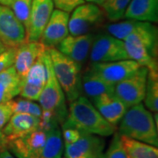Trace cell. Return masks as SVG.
<instances>
[{"instance_id":"cell-1","label":"cell","mask_w":158,"mask_h":158,"mask_svg":"<svg viewBox=\"0 0 158 158\" xmlns=\"http://www.w3.org/2000/svg\"><path fill=\"white\" fill-rule=\"evenodd\" d=\"M123 41L130 60L148 71L158 72V30L154 23L141 21Z\"/></svg>"},{"instance_id":"cell-2","label":"cell","mask_w":158,"mask_h":158,"mask_svg":"<svg viewBox=\"0 0 158 158\" xmlns=\"http://www.w3.org/2000/svg\"><path fill=\"white\" fill-rule=\"evenodd\" d=\"M117 129L119 135L155 147L158 146L157 124L154 114L145 107L143 103L127 109Z\"/></svg>"},{"instance_id":"cell-3","label":"cell","mask_w":158,"mask_h":158,"mask_svg":"<svg viewBox=\"0 0 158 158\" xmlns=\"http://www.w3.org/2000/svg\"><path fill=\"white\" fill-rule=\"evenodd\" d=\"M65 121L82 132L101 137L113 135L117 130V127L110 124L85 96L79 97L69 103Z\"/></svg>"},{"instance_id":"cell-4","label":"cell","mask_w":158,"mask_h":158,"mask_svg":"<svg viewBox=\"0 0 158 158\" xmlns=\"http://www.w3.org/2000/svg\"><path fill=\"white\" fill-rule=\"evenodd\" d=\"M53 70L69 103L83 96L82 73L80 66L56 48H48Z\"/></svg>"},{"instance_id":"cell-5","label":"cell","mask_w":158,"mask_h":158,"mask_svg":"<svg viewBox=\"0 0 158 158\" xmlns=\"http://www.w3.org/2000/svg\"><path fill=\"white\" fill-rule=\"evenodd\" d=\"M43 58L47 68V80L38 102L42 110L51 112L55 115L61 126L68 116L66 97L54 73L48 49L45 51Z\"/></svg>"},{"instance_id":"cell-6","label":"cell","mask_w":158,"mask_h":158,"mask_svg":"<svg viewBox=\"0 0 158 158\" xmlns=\"http://www.w3.org/2000/svg\"><path fill=\"white\" fill-rule=\"evenodd\" d=\"M106 17L104 9L93 3H84L71 11L69 19V32L71 35L90 34Z\"/></svg>"},{"instance_id":"cell-7","label":"cell","mask_w":158,"mask_h":158,"mask_svg":"<svg viewBox=\"0 0 158 158\" xmlns=\"http://www.w3.org/2000/svg\"><path fill=\"white\" fill-rule=\"evenodd\" d=\"M89 58L91 63L111 62L129 59L125 48L124 41L107 33L94 36Z\"/></svg>"},{"instance_id":"cell-8","label":"cell","mask_w":158,"mask_h":158,"mask_svg":"<svg viewBox=\"0 0 158 158\" xmlns=\"http://www.w3.org/2000/svg\"><path fill=\"white\" fill-rule=\"evenodd\" d=\"M148 69L140 67L134 75L117 83L114 87V95L127 108L143 102Z\"/></svg>"},{"instance_id":"cell-9","label":"cell","mask_w":158,"mask_h":158,"mask_svg":"<svg viewBox=\"0 0 158 158\" xmlns=\"http://www.w3.org/2000/svg\"><path fill=\"white\" fill-rule=\"evenodd\" d=\"M48 130L39 127L26 135L8 141L6 148L16 158H40Z\"/></svg>"},{"instance_id":"cell-10","label":"cell","mask_w":158,"mask_h":158,"mask_svg":"<svg viewBox=\"0 0 158 158\" xmlns=\"http://www.w3.org/2000/svg\"><path fill=\"white\" fill-rule=\"evenodd\" d=\"M0 40L6 48H17L27 40L26 28L11 7L0 5Z\"/></svg>"},{"instance_id":"cell-11","label":"cell","mask_w":158,"mask_h":158,"mask_svg":"<svg viewBox=\"0 0 158 158\" xmlns=\"http://www.w3.org/2000/svg\"><path fill=\"white\" fill-rule=\"evenodd\" d=\"M105 148L104 137L82 132L77 141L64 146L63 158H103Z\"/></svg>"},{"instance_id":"cell-12","label":"cell","mask_w":158,"mask_h":158,"mask_svg":"<svg viewBox=\"0 0 158 158\" xmlns=\"http://www.w3.org/2000/svg\"><path fill=\"white\" fill-rule=\"evenodd\" d=\"M69 13L56 9L42 32L40 41L47 48H56L69 34Z\"/></svg>"},{"instance_id":"cell-13","label":"cell","mask_w":158,"mask_h":158,"mask_svg":"<svg viewBox=\"0 0 158 158\" xmlns=\"http://www.w3.org/2000/svg\"><path fill=\"white\" fill-rule=\"evenodd\" d=\"M140 67L141 66L136 62L127 59L111 62H95L91 63L89 69L102 78L116 85L134 75Z\"/></svg>"},{"instance_id":"cell-14","label":"cell","mask_w":158,"mask_h":158,"mask_svg":"<svg viewBox=\"0 0 158 158\" xmlns=\"http://www.w3.org/2000/svg\"><path fill=\"white\" fill-rule=\"evenodd\" d=\"M43 55L34 62L26 77L21 79L20 90L19 94V96L21 98L36 102L39 100L40 95L43 90L47 80V68Z\"/></svg>"},{"instance_id":"cell-15","label":"cell","mask_w":158,"mask_h":158,"mask_svg":"<svg viewBox=\"0 0 158 158\" xmlns=\"http://www.w3.org/2000/svg\"><path fill=\"white\" fill-rule=\"evenodd\" d=\"M53 0H33L29 15L27 33V40L37 41L49 20L54 11Z\"/></svg>"},{"instance_id":"cell-16","label":"cell","mask_w":158,"mask_h":158,"mask_svg":"<svg viewBox=\"0 0 158 158\" xmlns=\"http://www.w3.org/2000/svg\"><path fill=\"white\" fill-rule=\"evenodd\" d=\"M94 36L95 34L91 33L83 35L69 34L56 48L65 56L83 66L89 57Z\"/></svg>"},{"instance_id":"cell-17","label":"cell","mask_w":158,"mask_h":158,"mask_svg":"<svg viewBox=\"0 0 158 158\" xmlns=\"http://www.w3.org/2000/svg\"><path fill=\"white\" fill-rule=\"evenodd\" d=\"M48 48L40 40H26L16 48L13 67L19 77L23 79L29 69Z\"/></svg>"},{"instance_id":"cell-18","label":"cell","mask_w":158,"mask_h":158,"mask_svg":"<svg viewBox=\"0 0 158 158\" xmlns=\"http://www.w3.org/2000/svg\"><path fill=\"white\" fill-rule=\"evenodd\" d=\"M40 119L36 116L25 113H13L11 118L1 130L6 144L8 141L26 135L40 127Z\"/></svg>"},{"instance_id":"cell-19","label":"cell","mask_w":158,"mask_h":158,"mask_svg":"<svg viewBox=\"0 0 158 158\" xmlns=\"http://www.w3.org/2000/svg\"><path fill=\"white\" fill-rule=\"evenodd\" d=\"M91 103L102 116L116 127L127 109L114 94L98 97Z\"/></svg>"},{"instance_id":"cell-20","label":"cell","mask_w":158,"mask_h":158,"mask_svg":"<svg viewBox=\"0 0 158 158\" xmlns=\"http://www.w3.org/2000/svg\"><path fill=\"white\" fill-rule=\"evenodd\" d=\"M114 87L115 85L102 78L100 76L90 70V69L82 75L83 94L90 102L103 95L114 94Z\"/></svg>"},{"instance_id":"cell-21","label":"cell","mask_w":158,"mask_h":158,"mask_svg":"<svg viewBox=\"0 0 158 158\" xmlns=\"http://www.w3.org/2000/svg\"><path fill=\"white\" fill-rule=\"evenodd\" d=\"M127 19L157 23L158 0H131L124 13Z\"/></svg>"},{"instance_id":"cell-22","label":"cell","mask_w":158,"mask_h":158,"mask_svg":"<svg viewBox=\"0 0 158 158\" xmlns=\"http://www.w3.org/2000/svg\"><path fill=\"white\" fill-rule=\"evenodd\" d=\"M21 78L14 67H10L0 73V104L6 103L19 96Z\"/></svg>"},{"instance_id":"cell-23","label":"cell","mask_w":158,"mask_h":158,"mask_svg":"<svg viewBox=\"0 0 158 158\" xmlns=\"http://www.w3.org/2000/svg\"><path fill=\"white\" fill-rule=\"evenodd\" d=\"M64 144L62 141L61 126H53L47 132V140L40 158H63Z\"/></svg>"},{"instance_id":"cell-24","label":"cell","mask_w":158,"mask_h":158,"mask_svg":"<svg viewBox=\"0 0 158 158\" xmlns=\"http://www.w3.org/2000/svg\"><path fill=\"white\" fill-rule=\"evenodd\" d=\"M121 141L129 158H158L157 147L124 136Z\"/></svg>"},{"instance_id":"cell-25","label":"cell","mask_w":158,"mask_h":158,"mask_svg":"<svg viewBox=\"0 0 158 158\" xmlns=\"http://www.w3.org/2000/svg\"><path fill=\"white\" fill-rule=\"evenodd\" d=\"M144 106L152 113L158 112V72L148 71L146 90L144 96Z\"/></svg>"},{"instance_id":"cell-26","label":"cell","mask_w":158,"mask_h":158,"mask_svg":"<svg viewBox=\"0 0 158 158\" xmlns=\"http://www.w3.org/2000/svg\"><path fill=\"white\" fill-rule=\"evenodd\" d=\"M11 107L13 113H25L30 114L40 118L42 113V108L40 107L39 103L36 101L29 100L24 98H14L11 100Z\"/></svg>"},{"instance_id":"cell-27","label":"cell","mask_w":158,"mask_h":158,"mask_svg":"<svg viewBox=\"0 0 158 158\" xmlns=\"http://www.w3.org/2000/svg\"><path fill=\"white\" fill-rule=\"evenodd\" d=\"M131 0H111L103 7L105 14L109 20L116 22L124 18L126 9Z\"/></svg>"},{"instance_id":"cell-28","label":"cell","mask_w":158,"mask_h":158,"mask_svg":"<svg viewBox=\"0 0 158 158\" xmlns=\"http://www.w3.org/2000/svg\"><path fill=\"white\" fill-rule=\"evenodd\" d=\"M33 0H12L11 9L24 27L27 28Z\"/></svg>"},{"instance_id":"cell-29","label":"cell","mask_w":158,"mask_h":158,"mask_svg":"<svg viewBox=\"0 0 158 158\" xmlns=\"http://www.w3.org/2000/svg\"><path fill=\"white\" fill-rule=\"evenodd\" d=\"M103 158H129L118 132L113 134V140L106 151L104 153Z\"/></svg>"},{"instance_id":"cell-30","label":"cell","mask_w":158,"mask_h":158,"mask_svg":"<svg viewBox=\"0 0 158 158\" xmlns=\"http://www.w3.org/2000/svg\"><path fill=\"white\" fill-rule=\"evenodd\" d=\"M16 48H7L6 50L0 53V73L13 66Z\"/></svg>"},{"instance_id":"cell-31","label":"cell","mask_w":158,"mask_h":158,"mask_svg":"<svg viewBox=\"0 0 158 158\" xmlns=\"http://www.w3.org/2000/svg\"><path fill=\"white\" fill-rule=\"evenodd\" d=\"M56 9L66 12H71L76 7L85 3V0H53Z\"/></svg>"},{"instance_id":"cell-32","label":"cell","mask_w":158,"mask_h":158,"mask_svg":"<svg viewBox=\"0 0 158 158\" xmlns=\"http://www.w3.org/2000/svg\"><path fill=\"white\" fill-rule=\"evenodd\" d=\"M13 112H12L11 100L0 104V132L7 124Z\"/></svg>"},{"instance_id":"cell-33","label":"cell","mask_w":158,"mask_h":158,"mask_svg":"<svg viewBox=\"0 0 158 158\" xmlns=\"http://www.w3.org/2000/svg\"><path fill=\"white\" fill-rule=\"evenodd\" d=\"M0 158H16L6 148L0 150Z\"/></svg>"},{"instance_id":"cell-34","label":"cell","mask_w":158,"mask_h":158,"mask_svg":"<svg viewBox=\"0 0 158 158\" xmlns=\"http://www.w3.org/2000/svg\"><path fill=\"white\" fill-rule=\"evenodd\" d=\"M6 148V140H5V137L3 135V134L0 132V150Z\"/></svg>"},{"instance_id":"cell-35","label":"cell","mask_w":158,"mask_h":158,"mask_svg":"<svg viewBox=\"0 0 158 158\" xmlns=\"http://www.w3.org/2000/svg\"><path fill=\"white\" fill-rule=\"evenodd\" d=\"M86 2L88 3H93V4H96L98 6H101L103 7L104 4H105V0H85Z\"/></svg>"},{"instance_id":"cell-36","label":"cell","mask_w":158,"mask_h":158,"mask_svg":"<svg viewBox=\"0 0 158 158\" xmlns=\"http://www.w3.org/2000/svg\"><path fill=\"white\" fill-rule=\"evenodd\" d=\"M11 3H12V0H0V5L8 6V7H11Z\"/></svg>"},{"instance_id":"cell-37","label":"cell","mask_w":158,"mask_h":158,"mask_svg":"<svg viewBox=\"0 0 158 158\" xmlns=\"http://www.w3.org/2000/svg\"><path fill=\"white\" fill-rule=\"evenodd\" d=\"M6 48H6V46L3 45V44H0V53L4 52V51L6 50Z\"/></svg>"},{"instance_id":"cell-38","label":"cell","mask_w":158,"mask_h":158,"mask_svg":"<svg viewBox=\"0 0 158 158\" xmlns=\"http://www.w3.org/2000/svg\"><path fill=\"white\" fill-rule=\"evenodd\" d=\"M110 1H111V0H105V4H104V6H103V7L106 6V5H107V4H108V3H109V2H110ZM103 7H102V8H103Z\"/></svg>"},{"instance_id":"cell-39","label":"cell","mask_w":158,"mask_h":158,"mask_svg":"<svg viewBox=\"0 0 158 158\" xmlns=\"http://www.w3.org/2000/svg\"><path fill=\"white\" fill-rule=\"evenodd\" d=\"M0 44H2V42H1V40H0Z\"/></svg>"}]
</instances>
